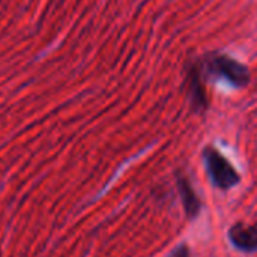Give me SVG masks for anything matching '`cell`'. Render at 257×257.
Wrapping results in <instances>:
<instances>
[{
	"label": "cell",
	"instance_id": "obj_1",
	"mask_svg": "<svg viewBox=\"0 0 257 257\" xmlns=\"http://www.w3.org/2000/svg\"><path fill=\"white\" fill-rule=\"evenodd\" d=\"M205 160L209 176L218 188L229 190L239 182V175L236 173L233 166L214 148H206Z\"/></svg>",
	"mask_w": 257,
	"mask_h": 257
},
{
	"label": "cell",
	"instance_id": "obj_2",
	"mask_svg": "<svg viewBox=\"0 0 257 257\" xmlns=\"http://www.w3.org/2000/svg\"><path fill=\"white\" fill-rule=\"evenodd\" d=\"M206 71L211 75H218L235 86H247L250 81L248 69L239 62L226 56H215L206 60Z\"/></svg>",
	"mask_w": 257,
	"mask_h": 257
},
{
	"label": "cell",
	"instance_id": "obj_3",
	"mask_svg": "<svg viewBox=\"0 0 257 257\" xmlns=\"http://www.w3.org/2000/svg\"><path fill=\"white\" fill-rule=\"evenodd\" d=\"M229 236L232 244L242 251L250 253L257 250V227L236 224L230 229Z\"/></svg>",
	"mask_w": 257,
	"mask_h": 257
},
{
	"label": "cell",
	"instance_id": "obj_4",
	"mask_svg": "<svg viewBox=\"0 0 257 257\" xmlns=\"http://www.w3.org/2000/svg\"><path fill=\"white\" fill-rule=\"evenodd\" d=\"M178 187H179V193H181V199H182L187 217L188 218L197 217L200 212V200H199L197 194L194 193L190 181L184 176H179L178 178Z\"/></svg>",
	"mask_w": 257,
	"mask_h": 257
},
{
	"label": "cell",
	"instance_id": "obj_5",
	"mask_svg": "<svg viewBox=\"0 0 257 257\" xmlns=\"http://www.w3.org/2000/svg\"><path fill=\"white\" fill-rule=\"evenodd\" d=\"M170 257H190V250L187 245H181Z\"/></svg>",
	"mask_w": 257,
	"mask_h": 257
}]
</instances>
